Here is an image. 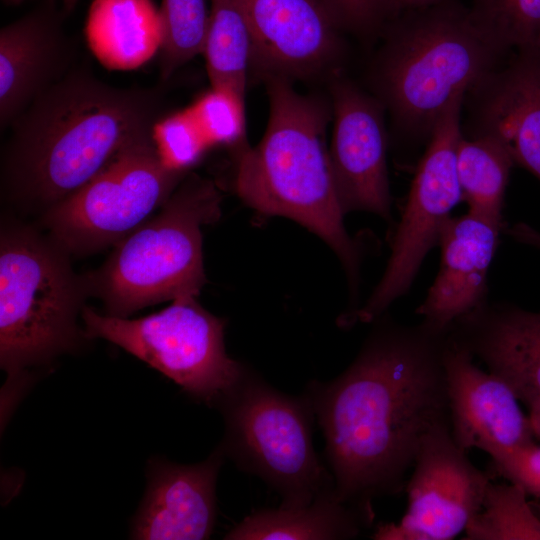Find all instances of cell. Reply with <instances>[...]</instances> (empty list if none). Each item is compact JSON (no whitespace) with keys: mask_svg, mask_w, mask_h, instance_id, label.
Returning <instances> with one entry per match:
<instances>
[{"mask_svg":"<svg viewBox=\"0 0 540 540\" xmlns=\"http://www.w3.org/2000/svg\"><path fill=\"white\" fill-rule=\"evenodd\" d=\"M159 16L160 75L166 80L203 53L210 15L205 0H163Z\"/></svg>","mask_w":540,"mask_h":540,"instance_id":"25","label":"cell"},{"mask_svg":"<svg viewBox=\"0 0 540 540\" xmlns=\"http://www.w3.org/2000/svg\"><path fill=\"white\" fill-rule=\"evenodd\" d=\"M153 137L163 162L179 171H190L210 148L188 109L164 116L156 124Z\"/></svg>","mask_w":540,"mask_h":540,"instance_id":"28","label":"cell"},{"mask_svg":"<svg viewBox=\"0 0 540 540\" xmlns=\"http://www.w3.org/2000/svg\"><path fill=\"white\" fill-rule=\"evenodd\" d=\"M336 21L353 28H367L377 19L383 0H323Z\"/></svg>","mask_w":540,"mask_h":540,"instance_id":"30","label":"cell"},{"mask_svg":"<svg viewBox=\"0 0 540 540\" xmlns=\"http://www.w3.org/2000/svg\"><path fill=\"white\" fill-rule=\"evenodd\" d=\"M507 233L516 240L540 249V232L526 224H516Z\"/></svg>","mask_w":540,"mask_h":540,"instance_id":"31","label":"cell"},{"mask_svg":"<svg viewBox=\"0 0 540 540\" xmlns=\"http://www.w3.org/2000/svg\"><path fill=\"white\" fill-rule=\"evenodd\" d=\"M444 368L451 435L461 449H480L492 457L535 440L512 389L481 369L449 335Z\"/></svg>","mask_w":540,"mask_h":540,"instance_id":"13","label":"cell"},{"mask_svg":"<svg viewBox=\"0 0 540 540\" xmlns=\"http://www.w3.org/2000/svg\"><path fill=\"white\" fill-rule=\"evenodd\" d=\"M6 4H10V5H13V4H19L21 2H23L24 0H3Z\"/></svg>","mask_w":540,"mask_h":540,"instance_id":"35","label":"cell"},{"mask_svg":"<svg viewBox=\"0 0 540 540\" xmlns=\"http://www.w3.org/2000/svg\"><path fill=\"white\" fill-rule=\"evenodd\" d=\"M252 36V61L266 77L316 74L336 56V21L323 0H237Z\"/></svg>","mask_w":540,"mask_h":540,"instance_id":"14","label":"cell"},{"mask_svg":"<svg viewBox=\"0 0 540 540\" xmlns=\"http://www.w3.org/2000/svg\"><path fill=\"white\" fill-rule=\"evenodd\" d=\"M456 96L434 123L379 282L365 303L343 318L345 325L372 323L411 288L431 249L438 245L444 223L462 200L457 151L462 139Z\"/></svg>","mask_w":540,"mask_h":540,"instance_id":"10","label":"cell"},{"mask_svg":"<svg viewBox=\"0 0 540 540\" xmlns=\"http://www.w3.org/2000/svg\"><path fill=\"white\" fill-rule=\"evenodd\" d=\"M165 114L157 87H118L74 65L9 126L4 196L46 212L106 169L130 146L153 137Z\"/></svg>","mask_w":540,"mask_h":540,"instance_id":"2","label":"cell"},{"mask_svg":"<svg viewBox=\"0 0 540 540\" xmlns=\"http://www.w3.org/2000/svg\"><path fill=\"white\" fill-rule=\"evenodd\" d=\"M350 366L305 391L325 438L338 498L373 516L372 502L405 490L425 435L449 422L448 330L377 318ZM372 322V323H373Z\"/></svg>","mask_w":540,"mask_h":540,"instance_id":"1","label":"cell"},{"mask_svg":"<svg viewBox=\"0 0 540 540\" xmlns=\"http://www.w3.org/2000/svg\"><path fill=\"white\" fill-rule=\"evenodd\" d=\"M372 516L341 501L335 489L302 507L260 509L234 526L229 540L353 539L370 526Z\"/></svg>","mask_w":540,"mask_h":540,"instance_id":"20","label":"cell"},{"mask_svg":"<svg viewBox=\"0 0 540 540\" xmlns=\"http://www.w3.org/2000/svg\"><path fill=\"white\" fill-rule=\"evenodd\" d=\"M529 54L492 82L484 134L497 138L514 163L540 180V71L537 53Z\"/></svg>","mask_w":540,"mask_h":540,"instance_id":"19","label":"cell"},{"mask_svg":"<svg viewBox=\"0 0 540 540\" xmlns=\"http://www.w3.org/2000/svg\"><path fill=\"white\" fill-rule=\"evenodd\" d=\"M531 429L535 439L540 440V402L528 408Z\"/></svg>","mask_w":540,"mask_h":540,"instance_id":"32","label":"cell"},{"mask_svg":"<svg viewBox=\"0 0 540 540\" xmlns=\"http://www.w3.org/2000/svg\"><path fill=\"white\" fill-rule=\"evenodd\" d=\"M470 15L501 50L540 53V0H477Z\"/></svg>","mask_w":540,"mask_h":540,"instance_id":"26","label":"cell"},{"mask_svg":"<svg viewBox=\"0 0 540 540\" xmlns=\"http://www.w3.org/2000/svg\"><path fill=\"white\" fill-rule=\"evenodd\" d=\"M87 34L102 61L115 67H135L159 49V10L151 0H95Z\"/></svg>","mask_w":540,"mask_h":540,"instance_id":"21","label":"cell"},{"mask_svg":"<svg viewBox=\"0 0 540 540\" xmlns=\"http://www.w3.org/2000/svg\"><path fill=\"white\" fill-rule=\"evenodd\" d=\"M492 472L540 498V445L530 442L491 457Z\"/></svg>","mask_w":540,"mask_h":540,"instance_id":"29","label":"cell"},{"mask_svg":"<svg viewBox=\"0 0 540 540\" xmlns=\"http://www.w3.org/2000/svg\"><path fill=\"white\" fill-rule=\"evenodd\" d=\"M501 49L470 13L433 9L393 41L382 71L387 100L415 132H431L449 103L490 76Z\"/></svg>","mask_w":540,"mask_h":540,"instance_id":"7","label":"cell"},{"mask_svg":"<svg viewBox=\"0 0 540 540\" xmlns=\"http://www.w3.org/2000/svg\"><path fill=\"white\" fill-rule=\"evenodd\" d=\"M331 169L344 215L365 211L390 221L386 134L380 108L351 83L332 88Z\"/></svg>","mask_w":540,"mask_h":540,"instance_id":"12","label":"cell"},{"mask_svg":"<svg viewBox=\"0 0 540 540\" xmlns=\"http://www.w3.org/2000/svg\"><path fill=\"white\" fill-rule=\"evenodd\" d=\"M225 453L221 446L204 461L183 465L155 459L131 527L141 540H201L216 521V482Z\"/></svg>","mask_w":540,"mask_h":540,"instance_id":"16","label":"cell"},{"mask_svg":"<svg viewBox=\"0 0 540 540\" xmlns=\"http://www.w3.org/2000/svg\"><path fill=\"white\" fill-rule=\"evenodd\" d=\"M399 4L404 6H422L424 4H428L430 2H433L435 0H396Z\"/></svg>","mask_w":540,"mask_h":540,"instance_id":"33","label":"cell"},{"mask_svg":"<svg viewBox=\"0 0 540 540\" xmlns=\"http://www.w3.org/2000/svg\"><path fill=\"white\" fill-rule=\"evenodd\" d=\"M269 119L254 147L241 146L234 188L250 208L289 218L316 234L358 287L360 246L347 233L326 146L329 110L282 76L266 77Z\"/></svg>","mask_w":540,"mask_h":540,"instance_id":"3","label":"cell"},{"mask_svg":"<svg viewBox=\"0 0 540 540\" xmlns=\"http://www.w3.org/2000/svg\"><path fill=\"white\" fill-rule=\"evenodd\" d=\"M61 2L63 4L64 11L70 12L75 7L78 0H61Z\"/></svg>","mask_w":540,"mask_h":540,"instance_id":"34","label":"cell"},{"mask_svg":"<svg viewBox=\"0 0 540 540\" xmlns=\"http://www.w3.org/2000/svg\"><path fill=\"white\" fill-rule=\"evenodd\" d=\"M464 533L466 540H540V517L520 486L491 480Z\"/></svg>","mask_w":540,"mask_h":540,"instance_id":"24","label":"cell"},{"mask_svg":"<svg viewBox=\"0 0 540 540\" xmlns=\"http://www.w3.org/2000/svg\"><path fill=\"white\" fill-rule=\"evenodd\" d=\"M406 482L407 510L399 523L380 524L376 540H449L465 531L492 476L479 470L453 440L450 422L423 438Z\"/></svg>","mask_w":540,"mask_h":540,"instance_id":"11","label":"cell"},{"mask_svg":"<svg viewBox=\"0 0 540 540\" xmlns=\"http://www.w3.org/2000/svg\"><path fill=\"white\" fill-rule=\"evenodd\" d=\"M74 56L73 44L51 10H35L1 28V131L71 70Z\"/></svg>","mask_w":540,"mask_h":540,"instance_id":"18","label":"cell"},{"mask_svg":"<svg viewBox=\"0 0 540 540\" xmlns=\"http://www.w3.org/2000/svg\"><path fill=\"white\" fill-rule=\"evenodd\" d=\"M448 335L527 408L540 402V312L487 300L457 319Z\"/></svg>","mask_w":540,"mask_h":540,"instance_id":"15","label":"cell"},{"mask_svg":"<svg viewBox=\"0 0 540 540\" xmlns=\"http://www.w3.org/2000/svg\"><path fill=\"white\" fill-rule=\"evenodd\" d=\"M81 318L87 339L121 347L208 405L216 406L246 368L226 353L225 321L205 310L196 297L174 300L138 319L100 314L84 306Z\"/></svg>","mask_w":540,"mask_h":540,"instance_id":"8","label":"cell"},{"mask_svg":"<svg viewBox=\"0 0 540 540\" xmlns=\"http://www.w3.org/2000/svg\"><path fill=\"white\" fill-rule=\"evenodd\" d=\"M538 65H539V71H540V56H538Z\"/></svg>","mask_w":540,"mask_h":540,"instance_id":"36","label":"cell"},{"mask_svg":"<svg viewBox=\"0 0 540 540\" xmlns=\"http://www.w3.org/2000/svg\"><path fill=\"white\" fill-rule=\"evenodd\" d=\"M536 511H537V510H536ZM537 513H538V515H539V517H540V511H537Z\"/></svg>","mask_w":540,"mask_h":540,"instance_id":"37","label":"cell"},{"mask_svg":"<svg viewBox=\"0 0 540 540\" xmlns=\"http://www.w3.org/2000/svg\"><path fill=\"white\" fill-rule=\"evenodd\" d=\"M216 407L225 423V456L274 489L281 507L306 506L335 489L313 446L315 415L305 394H285L246 367Z\"/></svg>","mask_w":540,"mask_h":540,"instance_id":"6","label":"cell"},{"mask_svg":"<svg viewBox=\"0 0 540 540\" xmlns=\"http://www.w3.org/2000/svg\"><path fill=\"white\" fill-rule=\"evenodd\" d=\"M208 144L236 146L245 132V99L226 89L212 88L188 109Z\"/></svg>","mask_w":540,"mask_h":540,"instance_id":"27","label":"cell"},{"mask_svg":"<svg viewBox=\"0 0 540 540\" xmlns=\"http://www.w3.org/2000/svg\"><path fill=\"white\" fill-rule=\"evenodd\" d=\"M189 172L169 168L154 137L142 140L44 212L42 225L70 256L114 246L151 218Z\"/></svg>","mask_w":540,"mask_h":540,"instance_id":"9","label":"cell"},{"mask_svg":"<svg viewBox=\"0 0 540 540\" xmlns=\"http://www.w3.org/2000/svg\"><path fill=\"white\" fill-rule=\"evenodd\" d=\"M222 195L189 172L161 208L114 245L97 270L83 276L88 296L105 314L127 318L164 301L197 297L206 282L202 228L221 215Z\"/></svg>","mask_w":540,"mask_h":540,"instance_id":"4","label":"cell"},{"mask_svg":"<svg viewBox=\"0 0 540 540\" xmlns=\"http://www.w3.org/2000/svg\"><path fill=\"white\" fill-rule=\"evenodd\" d=\"M70 255L48 235L18 222L0 234V364L12 380L74 350L88 296Z\"/></svg>","mask_w":540,"mask_h":540,"instance_id":"5","label":"cell"},{"mask_svg":"<svg viewBox=\"0 0 540 540\" xmlns=\"http://www.w3.org/2000/svg\"><path fill=\"white\" fill-rule=\"evenodd\" d=\"M203 49L212 88L230 90L245 99L252 61L250 27L237 0H212Z\"/></svg>","mask_w":540,"mask_h":540,"instance_id":"23","label":"cell"},{"mask_svg":"<svg viewBox=\"0 0 540 540\" xmlns=\"http://www.w3.org/2000/svg\"><path fill=\"white\" fill-rule=\"evenodd\" d=\"M504 227L471 212L450 216L438 245L437 275L415 314L439 329L449 327L488 300V273Z\"/></svg>","mask_w":540,"mask_h":540,"instance_id":"17","label":"cell"},{"mask_svg":"<svg viewBox=\"0 0 540 540\" xmlns=\"http://www.w3.org/2000/svg\"><path fill=\"white\" fill-rule=\"evenodd\" d=\"M514 162L505 146L489 134L462 137L457 174L468 211L503 226L505 191Z\"/></svg>","mask_w":540,"mask_h":540,"instance_id":"22","label":"cell"}]
</instances>
